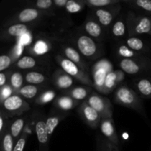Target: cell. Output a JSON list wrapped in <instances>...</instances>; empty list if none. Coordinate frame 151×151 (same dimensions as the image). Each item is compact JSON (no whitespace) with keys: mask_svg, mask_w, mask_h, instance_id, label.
Instances as JSON below:
<instances>
[{"mask_svg":"<svg viewBox=\"0 0 151 151\" xmlns=\"http://www.w3.org/2000/svg\"><path fill=\"white\" fill-rule=\"evenodd\" d=\"M114 100L116 104L134 109L144 117H147L142 97L133 88H130L128 86L122 84L115 89L114 93Z\"/></svg>","mask_w":151,"mask_h":151,"instance_id":"obj_1","label":"cell"},{"mask_svg":"<svg viewBox=\"0 0 151 151\" xmlns=\"http://www.w3.org/2000/svg\"><path fill=\"white\" fill-rule=\"evenodd\" d=\"M72 42L84 58L96 60L103 54L101 48L96 41L86 33H78L74 35Z\"/></svg>","mask_w":151,"mask_h":151,"instance_id":"obj_2","label":"cell"},{"mask_svg":"<svg viewBox=\"0 0 151 151\" xmlns=\"http://www.w3.org/2000/svg\"><path fill=\"white\" fill-rule=\"evenodd\" d=\"M55 59L63 72L75 78L81 83L94 88L92 78L90 77L88 72L84 71L78 65L63 57L62 55H57L55 57Z\"/></svg>","mask_w":151,"mask_h":151,"instance_id":"obj_3","label":"cell"},{"mask_svg":"<svg viewBox=\"0 0 151 151\" xmlns=\"http://www.w3.org/2000/svg\"><path fill=\"white\" fill-rule=\"evenodd\" d=\"M55 13L52 10H41L34 7L24 8L9 20L8 24H32L36 23L41 19L48 16H54Z\"/></svg>","mask_w":151,"mask_h":151,"instance_id":"obj_4","label":"cell"},{"mask_svg":"<svg viewBox=\"0 0 151 151\" xmlns=\"http://www.w3.org/2000/svg\"><path fill=\"white\" fill-rule=\"evenodd\" d=\"M126 25L130 35H151V16H137L130 12L126 19Z\"/></svg>","mask_w":151,"mask_h":151,"instance_id":"obj_5","label":"cell"},{"mask_svg":"<svg viewBox=\"0 0 151 151\" xmlns=\"http://www.w3.org/2000/svg\"><path fill=\"white\" fill-rule=\"evenodd\" d=\"M2 108L7 116H20L30 110L29 104L17 94L10 95L2 102Z\"/></svg>","mask_w":151,"mask_h":151,"instance_id":"obj_6","label":"cell"},{"mask_svg":"<svg viewBox=\"0 0 151 151\" xmlns=\"http://www.w3.org/2000/svg\"><path fill=\"white\" fill-rule=\"evenodd\" d=\"M111 71H113V66L107 60H99L93 66L91 74L94 88L101 94H103L106 77Z\"/></svg>","mask_w":151,"mask_h":151,"instance_id":"obj_7","label":"cell"},{"mask_svg":"<svg viewBox=\"0 0 151 151\" xmlns=\"http://www.w3.org/2000/svg\"><path fill=\"white\" fill-rule=\"evenodd\" d=\"M91 107L97 111L102 118L113 117V109L110 100L100 95L96 91H92L85 100Z\"/></svg>","mask_w":151,"mask_h":151,"instance_id":"obj_8","label":"cell"},{"mask_svg":"<svg viewBox=\"0 0 151 151\" xmlns=\"http://www.w3.org/2000/svg\"><path fill=\"white\" fill-rule=\"evenodd\" d=\"M119 67L122 71L128 75H137L141 72H151V60L143 58L139 60L122 58L119 61Z\"/></svg>","mask_w":151,"mask_h":151,"instance_id":"obj_9","label":"cell"},{"mask_svg":"<svg viewBox=\"0 0 151 151\" xmlns=\"http://www.w3.org/2000/svg\"><path fill=\"white\" fill-rule=\"evenodd\" d=\"M120 10V6L116 5L104 8H96L92 11L93 16L104 28L109 27Z\"/></svg>","mask_w":151,"mask_h":151,"instance_id":"obj_10","label":"cell"},{"mask_svg":"<svg viewBox=\"0 0 151 151\" xmlns=\"http://www.w3.org/2000/svg\"><path fill=\"white\" fill-rule=\"evenodd\" d=\"M78 113L81 119L91 128L95 129L100 126L102 119L101 116L86 101H83V103L80 105Z\"/></svg>","mask_w":151,"mask_h":151,"instance_id":"obj_11","label":"cell"},{"mask_svg":"<svg viewBox=\"0 0 151 151\" xmlns=\"http://www.w3.org/2000/svg\"><path fill=\"white\" fill-rule=\"evenodd\" d=\"M83 28L86 35L96 41H100L104 38V27L91 15L87 16Z\"/></svg>","mask_w":151,"mask_h":151,"instance_id":"obj_12","label":"cell"},{"mask_svg":"<svg viewBox=\"0 0 151 151\" xmlns=\"http://www.w3.org/2000/svg\"><path fill=\"white\" fill-rule=\"evenodd\" d=\"M132 85L134 91L140 97L145 99H151V72L134 79Z\"/></svg>","mask_w":151,"mask_h":151,"instance_id":"obj_13","label":"cell"},{"mask_svg":"<svg viewBox=\"0 0 151 151\" xmlns=\"http://www.w3.org/2000/svg\"><path fill=\"white\" fill-rule=\"evenodd\" d=\"M60 50H61L63 57L74 62L80 67L82 68L84 71L88 72V66L86 62L83 58L82 55L79 52V51L76 48L73 47L72 46L67 45V44H61Z\"/></svg>","mask_w":151,"mask_h":151,"instance_id":"obj_14","label":"cell"},{"mask_svg":"<svg viewBox=\"0 0 151 151\" xmlns=\"http://www.w3.org/2000/svg\"><path fill=\"white\" fill-rule=\"evenodd\" d=\"M99 127H100L102 134L105 138L107 139L115 145H118L119 137H118L116 130H115L113 117L102 118Z\"/></svg>","mask_w":151,"mask_h":151,"instance_id":"obj_15","label":"cell"},{"mask_svg":"<svg viewBox=\"0 0 151 151\" xmlns=\"http://www.w3.org/2000/svg\"><path fill=\"white\" fill-rule=\"evenodd\" d=\"M52 83L58 90L68 91L73 87L75 81L72 77L66 74L63 70H58L52 76Z\"/></svg>","mask_w":151,"mask_h":151,"instance_id":"obj_16","label":"cell"},{"mask_svg":"<svg viewBox=\"0 0 151 151\" xmlns=\"http://www.w3.org/2000/svg\"><path fill=\"white\" fill-rule=\"evenodd\" d=\"M68 115H69L68 112L61 111L58 109L55 111L50 112V114L46 118V128H47V134L50 138L60 121L65 119Z\"/></svg>","mask_w":151,"mask_h":151,"instance_id":"obj_17","label":"cell"},{"mask_svg":"<svg viewBox=\"0 0 151 151\" xmlns=\"http://www.w3.org/2000/svg\"><path fill=\"white\" fill-rule=\"evenodd\" d=\"M36 23L32 24H10L4 30V35L5 38H14V37H20L29 32L32 27Z\"/></svg>","mask_w":151,"mask_h":151,"instance_id":"obj_18","label":"cell"},{"mask_svg":"<svg viewBox=\"0 0 151 151\" xmlns=\"http://www.w3.org/2000/svg\"><path fill=\"white\" fill-rule=\"evenodd\" d=\"M124 72L122 71H111L108 74L105 82L103 94H109L112 91L117 88L118 83L122 82L124 79Z\"/></svg>","mask_w":151,"mask_h":151,"instance_id":"obj_19","label":"cell"},{"mask_svg":"<svg viewBox=\"0 0 151 151\" xmlns=\"http://www.w3.org/2000/svg\"><path fill=\"white\" fill-rule=\"evenodd\" d=\"M92 88L88 86H75L65 91L64 94L69 96L77 101H85L93 91Z\"/></svg>","mask_w":151,"mask_h":151,"instance_id":"obj_20","label":"cell"},{"mask_svg":"<svg viewBox=\"0 0 151 151\" xmlns=\"http://www.w3.org/2000/svg\"><path fill=\"white\" fill-rule=\"evenodd\" d=\"M78 102L79 101H77L69 96L64 94V95H61L55 99L54 106L58 110L64 112H69V111L78 106Z\"/></svg>","mask_w":151,"mask_h":151,"instance_id":"obj_21","label":"cell"},{"mask_svg":"<svg viewBox=\"0 0 151 151\" xmlns=\"http://www.w3.org/2000/svg\"><path fill=\"white\" fill-rule=\"evenodd\" d=\"M44 91V89L42 86L27 84V85L24 86L16 94L25 99L32 100L34 98L36 99Z\"/></svg>","mask_w":151,"mask_h":151,"instance_id":"obj_22","label":"cell"},{"mask_svg":"<svg viewBox=\"0 0 151 151\" xmlns=\"http://www.w3.org/2000/svg\"><path fill=\"white\" fill-rule=\"evenodd\" d=\"M27 122V117L26 116H21V117H18L12 122L10 125V128H9V131H10V134L13 137V139H14L15 143L17 142V140L20 138L21 134H22V131H23L25 125H26Z\"/></svg>","mask_w":151,"mask_h":151,"instance_id":"obj_23","label":"cell"},{"mask_svg":"<svg viewBox=\"0 0 151 151\" xmlns=\"http://www.w3.org/2000/svg\"><path fill=\"white\" fill-rule=\"evenodd\" d=\"M24 79L28 84L35 86L43 85L48 81V78L46 75L37 71H29L27 72Z\"/></svg>","mask_w":151,"mask_h":151,"instance_id":"obj_24","label":"cell"},{"mask_svg":"<svg viewBox=\"0 0 151 151\" xmlns=\"http://www.w3.org/2000/svg\"><path fill=\"white\" fill-rule=\"evenodd\" d=\"M16 68L22 70H26V69H32L33 68L37 67L38 66V62L35 58L29 55L22 56V58L19 59L16 61L15 64Z\"/></svg>","mask_w":151,"mask_h":151,"instance_id":"obj_25","label":"cell"},{"mask_svg":"<svg viewBox=\"0 0 151 151\" xmlns=\"http://www.w3.org/2000/svg\"><path fill=\"white\" fill-rule=\"evenodd\" d=\"M85 5L92 8H104V7H111L120 3V0H83Z\"/></svg>","mask_w":151,"mask_h":151,"instance_id":"obj_26","label":"cell"},{"mask_svg":"<svg viewBox=\"0 0 151 151\" xmlns=\"http://www.w3.org/2000/svg\"><path fill=\"white\" fill-rule=\"evenodd\" d=\"M9 83L11 88H13L15 93H17L24 86V78L22 73L19 72H13L10 75Z\"/></svg>","mask_w":151,"mask_h":151,"instance_id":"obj_27","label":"cell"},{"mask_svg":"<svg viewBox=\"0 0 151 151\" xmlns=\"http://www.w3.org/2000/svg\"><path fill=\"white\" fill-rule=\"evenodd\" d=\"M117 54L122 58H129V59H135V60H139V59H143L142 56L140 55L139 54H137L135 51L131 50L127 45H120L118 47Z\"/></svg>","mask_w":151,"mask_h":151,"instance_id":"obj_28","label":"cell"},{"mask_svg":"<svg viewBox=\"0 0 151 151\" xmlns=\"http://www.w3.org/2000/svg\"><path fill=\"white\" fill-rule=\"evenodd\" d=\"M56 93L52 89H46L40 94V95L35 99V103L39 106H43L50 102L52 101L55 99Z\"/></svg>","mask_w":151,"mask_h":151,"instance_id":"obj_29","label":"cell"},{"mask_svg":"<svg viewBox=\"0 0 151 151\" xmlns=\"http://www.w3.org/2000/svg\"><path fill=\"white\" fill-rule=\"evenodd\" d=\"M126 31V22L124 19H119L114 22L111 27V32L116 38H121L124 36Z\"/></svg>","mask_w":151,"mask_h":151,"instance_id":"obj_30","label":"cell"},{"mask_svg":"<svg viewBox=\"0 0 151 151\" xmlns=\"http://www.w3.org/2000/svg\"><path fill=\"white\" fill-rule=\"evenodd\" d=\"M126 45L134 51H144L147 49L144 41L135 36H131L125 41Z\"/></svg>","mask_w":151,"mask_h":151,"instance_id":"obj_31","label":"cell"},{"mask_svg":"<svg viewBox=\"0 0 151 151\" xmlns=\"http://www.w3.org/2000/svg\"><path fill=\"white\" fill-rule=\"evenodd\" d=\"M1 138V151H13L15 141L10 131H6Z\"/></svg>","mask_w":151,"mask_h":151,"instance_id":"obj_32","label":"cell"},{"mask_svg":"<svg viewBox=\"0 0 151 151\" xmlns=\"http://www.w3.org/2000/svg\"><path fill=\"white\" fill-rule=\"evenodd\" d=\"M85 4L82 1H74V0H68L65 9L68 13H79L81 10H83Z\"/></svg>","mask_w":151,"mask_h":151,"instance_id":"obj_33","label":"cell"},{"mask_svg":"<svg viewBox=\"0 0 151 151\" xmlns=\"http://www.w3.org/2000/svg\"><path fill=\"white\" fill-rule=\"evenodd\" d=\"M49 50H50L49 43L47 41H44L43 39L38 40L34 44L33 51L38 55L45 54V53L48 52Z\"/></svg>","mask_w":151,"mask_h":151,"instance_id":"obj_34","label":"cell"},{"mask_svg":"<svg viewBox=\"0 0 151 151\" xmlns=\"http://www.w3.org/2000/svg\"><path fill=\"white\" fill-rule=\"evenodd\" d=\"M54 3L52 0H38L32 2V6L34 8L38 9L41 10H51L52 8Z\"/></svg>","mask_w":151,"mask_h":151,"instance_id":"obj_35","label":"cell"},{"mask_svg":"<svg viewBox=\"0 0 151 151\" xmlns=\"http://www.w3.org/2000/svg\"><path fill=\"white\" fill-rule=\"evenodd\" d=\"M132 3H134L137 7H139L150 13L151 16V0H136L132 1Z\"/></svg>","mask_w":151,"mask_h":151,"instance_id":"obj_36","label":"cell"},{"mask_svg":"<svg viewBox=\"0 0 151 151\" xmlns=\"http://www.w3.org/2000/svg\"><path fill=\"white\" fill-rule=\"evenodd\" d=\"M12 58L9 55H1L0 56V71L4 72L11 65Z\"/></svg>","mask_w":151,"mask_h":151,"instance_id":"obj_37","label":"cell"},{"mask_svg":"<svg viewBox=\"0 0 151 151\" xmlns=\"http://www.w3.org/2000/svg\"><path fill=\"white\" fill-rule=\"evenodd\" d=\"M27 134L26 133H22V136L20 137V138L17 140L16 143H15L14 149L13 151H24V149L25 144H26L27 139Z\"/></svg>","mask_w":151,"mask_h":151,"instance_id":"obj_38","label":"cell"},{"mask_svg":"<svg viewBox=\"0 0 151 151\" xmlns=\"http://www.w3.org/2000/svg\"><path fill=\"white\" fill-rule=\"evenodd\" d=\"M6 116H7L4 113V111H1V115H0V136H1V137H3L6 131Z\"/></svg>","mask_w":151,"mask_h":151,"instance_id":"obj_39","label":"cell"},{"mask_svg":"<svg viewBox=\"0 0 151 151\" xmlns=\"http://www.w3.org/2000/svg\"><path fill=\"white\" fill-rule=\"evenodd\" d=\"M68 2V0H53V3L55 7L62 8V7H66V4Z\"/></svg>","mask_w":151,"mask_h":151,"instance_id":"obj_40","label":"cell"},{"mask_svg":"<svg viewBox=\"0 0 151 151\" xmlns=\"http://www.w3.org/2000/svg\"><path fill=\"white\" fill-rule=\"evenodd\" d=\"M7 74L4 72H1L0 73V87L2 88V87L5 86L6 84H7Z\"/></svg>","mask_w":151,"mask_h":151,"instance_id":"obj_41","label":"cell"}]
</instances>
